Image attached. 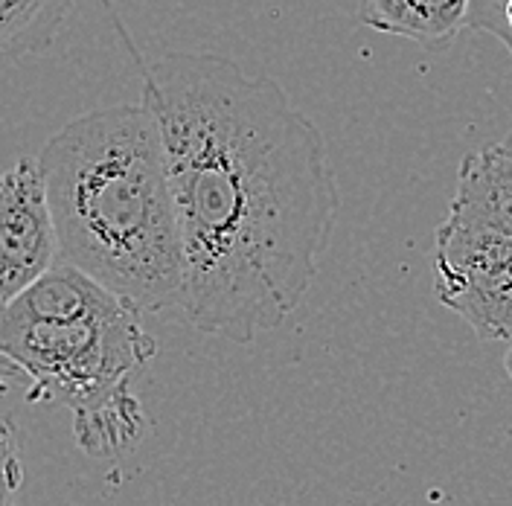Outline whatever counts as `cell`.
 I'll list each match as a JSON object with an SVG mask.
<instances>
[{
  "instance_id": "6da1fadb",
  "label": "cell",
  "mask_w": 512,
  "mask_h": 506,
  "mask_svg": "<svg viewBox=\"0 0 512 506\" xmlns=\"http://www.w3.org/2000/svg\"><path fill=\"white\" fill-rule=\"evenodd\" d=\"M184 245L190 326L251 344L300 309L338 219L320 128L277 79L213 53L146 67Z\"/></svg>"
},
{
  "instance_id": "7a4b0ae2",
  "label": "cell",
  "mask_w": 512,
  "mask_h": 506,
  "mask_svg": "<svg viewBox=\"0 0 512 506\" xmlns=\"http://www.w3.org/2000/svg\"><path fill=\"white\" fill-rule=\"evenodd\" d=\"M38 163L59 256L140 315L181 312L184 245L152 108L88 111L44 143Z\"/></svg>"
},
{
  "instance_id": "3957f363",
  "label": "cell",
  "mask_w": 512,
  "mask_h": 506,
  "mask_svg": "<svg viewBox=\"0 0 512 506\" xmlns=\"http://www.w3.org/2000/svg\"><path fill=\"white\" fill-rule=\"evenodd\" d=\"M155 355L140 312L62 256L0 309V358L30 379L27 402L73 413V437L91 457H117L143 437L131 379Z\"/></svg>"
},
{
  "instance_id": "277c9868",
  "label": "cell",
  "mask_w": 512,
  "mask_h": 506,
  "mask_svg": "<svg viewBox=\"0 0 512 506\" xmlns=\"http://www.w3.org/2000/svg\"><path fill=\"white\" fill-rule=\"evenodd\" d=\"M434 294L480 341H512V239L446 219L434 239Z\"/></svg>"
},
{
  "instance_id": "5b68a950",
  "label": "cell",
  "mask_w": 512,
  "mask_h": 506,
  "mask_svg": "<svg viewBox=\"0 0 512 506\" xmlns=\"http://www.w3.org/2000/svg\"><path fill=\"white\" fill-rule=\"evenodd\" d=\"M59 259L47 184L38 158H21L0 178V309L41 280Z\"/></svg>"
},
{
  "instance_id": "8992f818",
  "label": "cell",
  "mask_w": 512,
  "mask_h": 506,
  "mask_svg": "<svg viewBox=\"0 0 512 506\" xmlns=\"http://www.w3.org/2000/svg\"><path fill=\"white\" fill-rule=\"evenodd\" d=\"M448 219L512 239V155L504 152L501 143L475 149L463 158Z\"/></svg>"
},
{
  "instance_id": "52a82bcc",
  "label": "cell",
  "mask_w": 512,
  "mask_h": 506,
  "mask_svg": "<svg viewBox=\"0 0 512 506\" xmlns=\"http://www.w3.org/2000/svg\"><path fill=\"white\" fill-rule=\"evenodd\" d=\"M361 24L422 47H446L469 30V0H364Z\"/></svg>"
},
{
  "instance_id": "ba28073f",
  "label": "cell",
  "mask_w": 512,
  "mask_h": 506,
  "mask_svg": "<svg viewBox=\"0 0 512 506\" xmlns=\"http://www.w3.org/2000/svg\"><path fill=\"white\" fill-rule=\"evenodd\" d=\"M73 0H0V62L44 53L59 38Z\"/></svg>"
},
{
  "instance_id": "9c48e42d",
  "label": "cell",
  "mask_w": 512,
  "mask_h": 506,
  "mask_svg": "<svg viewBox=\"0 0 512 506\" xmlns=\"http://www.w3.org/2000/svg\"><path fill=\"white\" fill-rule=\"evenodd\" d=\"M24 483L18 431L12 419H0V506H15V492Z\"/></svg>"
},
{
  "instance_id": "30bf717a",
  "label": "cell",
  "mask_w": 512,
  "mask_h": 506,
  "mask_svg": "<svg viewBox=\"0 0 512 506\" xmlns=\"http://www.w3.org/2000/svg\"><path fill=\"white\" fill-rule=\"evenodd\" d=\"M469 30L495 35L512 56V0H469Z\"/></svg>"
},
{
  "instance_id": "8fae6325",
  "label": "cell",
  "mask_w": 512,
  "mask_h": 506,
  "mask_svg": "<svg viewBox=\"0 0 512 506\" xmlns=\"http://www.w3.org/2000/svg\"><path fill=\"white\" fill-rule=\"evenodd\" d=\"M504 370H507V376H510V381H512V349L507 352V358H504Z\"/></svg>"
},
{
  "instance_id": "7c38bea8",
  "label": "cell",
  "mask_w": 512,
  "mask_h": 506,
  "mask_svg": "<svg viewBox=\"0 0 512 506\" xmlns=\"http://www.w3.org/2000/svg\"><path fill=\"white\" fill-rule=\"evenodd\" d=\"M501 146H504V152H507V155H512V131L504 137V143H501Z\"/></svg>"
},
{
  "instance_id": "4fadbf2b",
  "label": "cell",
  "mask_w": 512,
  "mask_h": 506,
  "mask_svg": "<svg viewBox=\"0 0 512 506\" xmlns=\"http://www.w3.org/2000/svg\"><path fill=\"white\" fill-rule=\"evenodd\" d=\"M0 390H3V384H0Z\"/></svg>"
},
{
  "instance_id": "5bb4252c",
  "label": "cell",
  "mask_w": 512,
  "mask_h": 506,
  "mask_svg": "<svg viewBox=\"0 0 512 506\" xmlns=\"http://www.w3.org/2000/svg\"><path fill=\"white\" fill-rule=\"evenodd\" d=\"M0 178H3V175H0Z\"/></svg>"
}]
</instances>
